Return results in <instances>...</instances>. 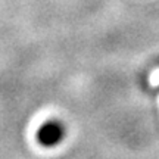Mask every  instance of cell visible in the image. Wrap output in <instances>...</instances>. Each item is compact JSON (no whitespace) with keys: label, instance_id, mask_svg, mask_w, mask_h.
Returning a JSON list of instances; mask_svg holds the SVG:
<instances>
[{"label":"cell","instance_id":"cell-1","mask_svg":"<svg viewBox=\"0 0 159 159\" xmlns=\"http://www.w3.org/2000/svg\"><path fill=\"white\" fill-rule=\"evenodd\" d=\"M65 130H63V125L61 122L56 121H49L40 127L39 133H37V139H39L40 144L52 148V146H56L57 143H61V140L63 139Z\"/></svg>","mask_w":159,"mask_h":159}]
</instances>
